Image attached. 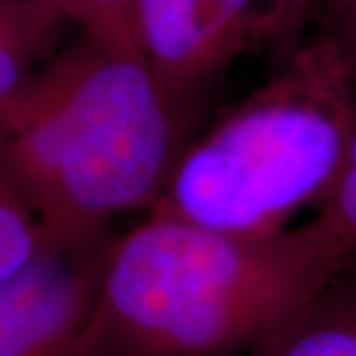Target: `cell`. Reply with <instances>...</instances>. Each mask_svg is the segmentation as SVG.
Returning <instances> with one entry per match:
<instances>
[{"instance_id": "7a4b0ae2", "label": "cell", "mask_w": 356, "mask_h": 356, "mask_svg": "<svg viewBox=\"0 0 356 356\" xmlns=\"http://www.w3.org/2000/svg\"><path fill=\"white\" fill-rule=\"evenodd\" d=\"M178 109L144 56L83 38L0 106V178L38 220L47 250L88 248L160 199Z\"/></svg>"}, {"instance_id": "8992f818", "label": "cell", "mask_w": 356, "mask_h": 356, "mask_svg": "<svg viewBox=\"0 0 356 356\" xmlns=\"http://www.w3.org/2000/svg\"><path fill=\"white\" fill-rule=\"evenodd\" d=\"M245 356H356V259Z\"/></svg>"}, {"instance_id": "ba28073f", "label": "cell", "mask_w": 356, "mask_h": 356, "mask_svg": "<svg viewBox=\"0 0 356 356\" xmlns=\"http://www.w3.org/2000/svg\"><path fill=\"white\" fill-rule=\"evenodd\" d=\"M44 250L38 220L0 178V284L26 270Z\"/></svg>"}, {"instance_id": "3957f363", "label": "cell", "mask_w": 356, "mask_h": 356, "mask_svg": "<svg viewBox=\"0 0 356 356\" xmlns=\"http://www.w3.org/2000/svg\"><path fill=\"white\" fill-rule=\"evenodd\" d=\"M354 137L352 58L336 40L315 42L183 148L148 213L273 236L324 202Z\"/></svg>"}, {"instance_id": "6da1fadb", "label": "cell", "mask_w": 356, "mask_h": 356, "mask_svg": "<svg viewBox=\"0 0 356 356\" xmlns=\"http://www.w3.org/2000/svg\"><path fill=\"white\" fill-rule=\"evenodd\" d=\"M354 259L312 218L254 238L148 213L111 241L79 356H245Z\"/></svg>"}, {"instance_id": "8fae6325", "label": "cell", "mask_w": 356, "mask_h": 356, "mask_svg": "<svg viewBox=\"0 0 356 356\" xmlns=\"http://www.w3.org/2000/svg\"><path fill=\"white\" fill-rule=\"evenodd\" d=\"M352 7H354V19H356V0H352Z\"/></svg>"}, {"instance_id": "52a82bcc", "label": "cell", "mask_w": 356, "mask_h": 356, "mask_svg": "<svg viewBox=\"0 0 356 356\" xmlns=\"http://www.w3.org/2000/svg\"><path fill=\"white\" fill-rule=\"evenodd\" d=\"M60 19L44 0H0V106L35 74Z\"/></svg>"}, {"instance_id": "5b68a950", "label": "cell", "mask_w": 356, "mask_h": 356, "mask_svg": "<svg viewBox=\"0 0 356 356\" xmlns=\"http://www.w3.org/2000/svg\"><path fill=\"white\" fill-rule=\"evenodd\" d=\"M111 241L44 250L0 284V356H79Z\"/></svg>"}, {"instance_id": "277c9868", "label": "cell", "mask_w": 356, "mask_h": 356, "mask_svg": "<svg viewBox=\"0 0 356 356\" xmlns=\"http://www.w3.org/2000/svg\"><path fill=\"white\" fill-rule=\"evenodd\" d=\"M266 0H137L141 56L176 104L206 88L250 38Z\"/></svg>"}, {"instance_id": "30bf717a", "label": "cell", "mask_w": 356, "mask_h": 356, "mask_svg": "<svg viewBox=\"0 0 356 356\" xmlns=\"http://www.w3.org/2000/svg\"><path fill=\"white\" fill-rule=\"evenodd\" d=\"M44 3L51 5L54 10H58L65 19H70V7H72V0H44Z\"/></svg>"}, {"instance_id": "9c48e42d", "label": "cell", "mask_w": 356, "mask_h": 356, "mask_svg": "<svg viewBox=\"0 0 356 356\" xmlns=\"http://www.w3.org/2000/svg\"><path fill=\"white\" fill-rule=\"evenodd\" d=\"M70 19L83 28V38L116 51L141 56L137 0H72Z\"/></svg>"}]
</instances>
